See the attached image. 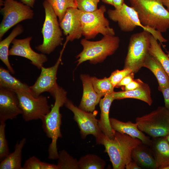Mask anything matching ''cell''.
Here are the masks:
<instances>
[{"mask_svg":"<svg viewBox=\"0 0 169 169\" xmlns=\"http://www.w3.org/2000/svg\"><path fill=\"white\" fill-rule=\"evenodd\" d=\"M64 105L73 113L74 119L80 129L82 138H85L88 135H92L95 137L96 143L100 144L104 134L100 129L95 114L82 110L68 99Z\"/></svg>","mask_w":169,"mask_h":169,"instance_id":"7c38bea8","label":"cell"},{"mask_svg":"<svg viewBox=\"0 0 169 169\" xmlns=\"http://www.w3.org/2000/svg\"><path fill=\"white\" fill-rule=\"evenodd\" d=\"M17 94L23 119L26 121L41 120L50 111L47 97H35L30 93L14 91Z\"/></svg>","mask_w":169,"mask_h":169,"instance_id":"8fae6325","label":"cell"},{"mask_svg":"<svg viewBox=\"0 0 169 169\" xmlns=\"http://www.w3.org/2000/svg\"><path fill=\"white\" fill-rule=\"evenodd\" d=\"M77 8L83 12L90 13L98 9L99 0H74Z\"/></svg>","mask_w":169,"mask_h":169,"instance_id":"1f68e13d","label":"cell"},{"mask_svg":"<svg viewBox=\"0 0 169 169\" xmlns=\"http://www.w3.org/2000/svg\"><path fill=\"white\" fill-rule=\"evenodd\" d=\"M42 162L34 156L27 160L23 166V169H41Z\"/></svg>","mask_w":169,"mask_h":169,"instance_id":"e575fe53","label":"cell"},{"mask_svg":"<svg viewBox=\"0 0 169 169\" xmlns=\"http://www.w3.org/2000/svg\"><path fill=\"white\" fill-rule=\"evenodd\" d=\"M22 113L16 93L0 87V123L14 119Z\"/></svg>","mask_w":169,"mask_h":169,"instance_id":"9a60e30c","label":"cell"},{"mask_svg":"<svg viewBox=\"0 0 169 169\" xmlns=\"http://www.w3.org/2000/svg\"><path fill=\"white\" fill-rule=\"evenodd\" d=\"M94 88L96 93L101 97L111 94L115 91V87L110 81L109 78L105 77L99 79L95 77H91Z\"/></svg>","mask_w":169,"mask_h":169,"instance_id":"f1b7e54d","label":"cell"},{"mask_svg":"<svg viewBox=\"0 0 169 169\" xmlns=\"http://www.w3.org/2000/svg\"><path fill=\"white\" fill-rule=\"evenodd\" d=\"M51 6L60 22L67 10L71 8H77L74 0H46Z\"/></svg>","mask_w":169,"mask_h":169,"instance_id":"f546056e","label":"cell"},{"mask_svg":"<svg viewBox=\"0 0 169 169\" xmlns=\"http://www.w3.org/2000/svg\"><path fill=\"white\" fill-rule=\"evenodd\" d=\"M158 41L151 35L149 54L159 61L169 77V57L163 52Z\"/></svg>","mask_w":169,"mask_h":169,"instance_id":"4316f807","label":"cell"},{"mask_svg":"<svg viewBox=\"0 0 169 169\" xmlns=\"http://www.w3.org/2000/svg\"><path fill=\"white\" fill-rule=\"evenodd\" d=\"M35 0H21L23 4L31 7L33 8Z\"/></svg>","mask_w":169,"mask_h":169,"instance_id":"b9f144b4","label":"cell"},{"mask_svg":"<svg viewBox=\"0 0 169 169\" xmlns=\"http://www.w3.org/2000/svg\"><path fill=\"white\" fill-rule=\"evenodd\" d=\"M109 18L117 22L120 30L125 32H131L138 26L149 32L161 44L167 41L161 33L151 28L144 26L141 23L137 13L133 8L124 3L119 9H109L107 11Z\"/></svg>","mask_w":169,"mask_h":169,"instance_id":"ba28073f","label":"cell"},{"mask_svg":"<svg viewBox=\"0 0 169 169\" xmlns=\"http://www.w3.org/2000/svg\"><path fill=\"white\" fill-rule=\"evenodd\" d=\"M26 142V139L23 138L17 142L14 151L1 161L0 169H23L21 166L22 153Z\"/></svg>","mask_w":169,"mask_h":169,"instance_id":"603a6c76","label":"cell"},{"mask_svg":"<svg viewBox=\"0 0 169 169\" xmlns=\"http://www.w3.org/2000/svg\"><path fill=\"white\" fill-rule=\"evenodd\" d=\"M104 3L113 5V0H101Z\"/></svg>","mask_w":169,"mask_h":169,"instance_id":"ee69618b","label":"cell"},{"mask_svg":"<svg viewBox=\"0 0 169 169\" xmlns=\"http://www.w3.org/2000/svg\"><path fill=\"white\" fill-rule=\"evenodd\" d=\"M143 67L150 70L156 77L159 84L158 90L169 86V77L159 61L150 54Z\"/></svg>","mask_w":169,"mask_h":169,"instance_id":"cb8c5ba5","label":"cell"},{"mask_svg":"<svg viewBox=\"0 0 169 169\" xmlns=\"http://www.w3.org/2000/svg\"><path fill=\"white\" fill-rule=\"evenodd\" d=\"M141 23L162 33L169 29V12L161 0H129Z\"/></svg>","mask_w":169,"mask_h":169,"instance_id":"3957f363","label":"cell"},{"mask_svg":"<svg viewBox=\"0 0 169 169\" xmlns=\"http://www.w3.org/2000/svg\"><path fill=\"white\" fill-rule=\"evenodd\" d=\"M3 0H0V5L2 6L3 5Z\"/></svg>","mask_w":169,"mask_h":169,"instance_id":"f6af8a7d","label":"cell"},{"mask_svg":"<svg viewBox=\"0 0 169 169\" xmlns=\"http://www.w3.org/2000/svg\"><path fill=\"white\" fill-rule=\"evenodd\" d=\"M167 55L169 57V51H167Z\"/></svg>","mask_w":169,"mask_h":169,"instance_id":"c3c4849f","label":"cell"},{"mask_svg":"<svg viewBox=\"0 0 169 169\" xmlns=\"http://www.w3.org/2000/svg\"><path fill=\"white\" fill-rule=\"evenodd\" d=\"M57 159L58 169H79L78 161L65 150L59 152Z\"/></svg>","mask_w":169,"mask_h":169,"instance_id":"4dcf8cb0","label":"cell"},{"mask_svg":"<svg viewBox=\"0 0 169 169\" xmlns=\"http://www.w3.org/2000/svg\"><path fill=\"white\" fill-rule=\"evenodd\" d=\"M151 34L143 30L131 36L124 69H129L136 73L143 66L149 55Z\"/></svg>","mask_w":169,"mask_h":169,"instance_id":"5b68a950","label":"cell"},{"mask_svg":"<svg viewBox=\"0 0 169 169\" xmlns=\"http://www.w3.org/2000/svg\"><path fill=\"white\" fill-rule=\"evenodd\" d=\"M67 92L58 85L53 96L55 100L54 104L50 111L41 120L44 132L47 137L51 140L48 148L49 159H57L59 156L57 141L59 138L62 137L60 130L62 115L60 109L67 100Z\"/></svg>","mask_w":169,"mask_h":169,"instance_id":"7a4b0ae2","label":"cell"},{"mask_svg":"<svg viewBox=\"0 0 169 169\" xmlns=\"http://www.w3.org/2000/svg\"><path fill=\"white\" fill-rule=\"evenodd\" d=\"M163 4L166 8V9L169 12V0H161Z\"/></svg>","mask_w":169,"mask_h":169,"instance_id":"7bdbcfd3","label":"cell"},{"mask_svg":"<svg viewBox=\"0 0 169 169\" xmlns=\"http://www.w3.org/2000/svg\"><path fill=\"white\" fill-rule=\"evenodd\" d=\"M132 72L128 68L124 69L121 70H116L113 72L109 79L113 86L116 85L125 76Z\"/></svg>","mask_w":169,"mask_h":169,"instance_id":"836d02e7","label":"cell"},{"mask_svg":"<svg viewBox=\"0 0 169 169\" xmlns=\"http://www.w3.org/2000/svg\"><path fill=\"white\" fill-rule=\"evenodd\" d=\"M64 48L63 47L54 65L48 68L43 66L41 68L40 75L34 84L30 86L31 94L34 96L38 97L45 92H48L53 96L58 85L56 82L57 72Z\"/></svg>","mask_w":169,"mask_h":169,"instance_id":"4fadbf2b","label":"cell"},{"mask_svg":"<svg viewBox=\"0 0 169 169\" xmlns=\"http://www.w3.org/2000/svg\"><path fill=\"white\" fill-rule=\"evenodd\" d=\"M112 95L115 100L135 99L142 101L150 106L153 102L150 88L147 84L144 83L141 86L134 90L114 92Z\"/></svg>","mask_w":169,"mask_h":169,"instance_id":"7402d4cb","label":"cell"},{"mask_svg":"<svg viewBox=\"0 0 169 169\" xmlns=\"http://www.w3.org/2000/svg\"><path fill=\"white\" fill-rule=\"evenodd\" d=\"M23 31L22 26L18 25L12 31L8 37L0 42V59L8 70L13 74L15 73V71L9 60V48L10 44L12 43L15 37L22 33Z\"/></svg>","mask_w":169,"mask_h":169,"instance_id":"484cf974","label":"cell"},{"mask_svg":"<svg viewBox=\"0 0 169 169\" xmlns=\"http://www.w3.org/2000/svg\"><path fill=\"white\" fill-rule=\"evenodd\" d=\"M142 144L138 139L115 131L112 138L104 134L100 144L104 146L105 152L108 154L113 169H124L126 164L132 160V150Z\"/></svg>","mask_w":169,"mask_h":169,"instance_id":"6da1fadb","label":"cell"},{"mask_svg":"<svg viewBox=\"0 0 169 169\" xmlns=\"http://www.w3.org/2000/svg\"><path fill=\"white\" fill-rule=\"evenodd\" d=\"M114 100L112 94L105 96L99 102L101 112L98 120L99 126L101 132L109 138L112 137L115 132L111 126L109 116L110 107Z\"/></svg>","mask_w":169,"mask_h":169,"instance_id":"ffe728a7","label":"cell"},{"mask_svg":"<svg viewBox=\"0 0 169 169\" xmlns=\"http://www.w3.org/2000/svg\"><path fill=\"white\" fill-rule=\"evenodd\" d=\"M5 122L0 124V160L1 161L9 153V150L6 138Z\"/></svg>","mask_w":169,"mask_h":169,"instance_id":"d6a6232c","label":"cell"},{"mask_svg":"<svg viewBox=\"0 0 169 169\" xmlns=\"http://www.w3.org/2000/svg\"><path fill=\"white\" fill-rule=\"evenodd\" d=\"M80 78L83 85V93L79 107L86 111L92 112L101 97L95 90L91 77L88 75L81 74Z\"/></svg>","mask_w":169,"mask_h":169,"instance_id":"e0dca14e","label":"cell"},{"mask_svg":"<svg viewBox=\"0 0 169 169\" xmlns=\"http://www.w3.org/2000/svg\"><path fill=\"white\" fill-rule=\"evenodd\" d=\"M144 83L140 79H134L129 84L124 86V91H130L134 90L141 86Z\"/></svg>","mask_w":169,"mask_h":169,"instance_id":"d590c367","label":"cell"},{"mask_svg":"<svg viewBox=\"0 0 169 169\" xmlns=\"http://www.w3.org/2000/svg\"><path fill=\"white\" fill-rule=\"evenodd\" d=\"M110 121L112 128L115 131L138 139L143 144L150 146L151 140L139 129L136 122H124L113 118H110Z\"/></svg>","mask_w":169,"mask_h":169,"instance_id":"d6986e66","label":"cell"},{"mask_svg":"<svg viewBox=\"0 0 169 169\" xmlns=\"http://www.w3.org/2000/svg\"><path fill=\"white\" fill-rule=\"evenodd\" d=\"M134 73L132 72L127 75L116 85L115 87L124 86L129 84L134 79Z\"/></svg>","mask_w":169,"mask_h":169,"instance_id":"8d00e7d4","label":"cell"},{"mask_svg":"<svg viewBox=\"0 0 169 169\" xmlns=\"http://www.w3.org/2000/svg\"><path fill=\"white\" fill-rule=\"evenodd\" d=\"M106 11L105 6L102 5L92 12H81L80 19L82 35L85 38H94L99 33L104 36L115 35L114 30L110 27L109 20L105 16Z\"/></svg>","mask_w":169,"mask_h":169,"instance_id":"9c48e42d","label":"cell"},{"mask_svg":"<svg viewBox=\"0 0 169 169\" xmlns=\"http://www.w3.org/2000/svg\"><path fill=\"white\" fill-rule=\"evenodd\" d=\"M120 42L119 38L115 35L104 36L100 40L95 41L82 39L80 43L83 50L77 56L78 65L86 61L94 64L103 62L115 53Z\"/></svg>","mask_w":169,"mask_h":169,"instance_id":"277c9868","label":"cell"},{"mask_svg":"<svg viewBox=\"0 0 169 169\" xmlns=\"http://www.w3.org/2000/svg\"><path fill=\"white\" fill-rule=\"evenodd\" d=\"M166 137H167V139L169 142V134Z\"/></svg>","mask_w":169,"mask_h":169,"instance_id":"bcb514c9","label":"cell"},{"mask_svg":"<svg viewBox=\"0 0 169 169\" xmlns=\"http://www.w3.org/2000/svg\"><path fill=\"white\" fill-rule=\"evenodd\" d=\"M1 8L3 18L0 25V39L11 28L19 22L32 19L34 13L31 7L15 0H5Z\"/></svg>","mask_w":169,"mask_h":169,"instance_id":"30bf717a","label":"cell"},{"mask_svg":"<svg viewBox=\"0 0 169 169\" xmlns=\"http://www.w3.org/2000/svg\"><path fill=\"white\" fill-rule=\"evenodd\" d=\"M45 18L42 29L43 42L36 47V49L44 54H49L62 43V33L57 16L51 6L46 0L43 3Z\"/></svg>","mask_w":169,"mask_h":169,"instance_id":"8992f818","label":"cell"},{"mask_svg":"<svg viewBox=\"0 0 169 169\" xmlns=\"http://www.w3.org/2000/svg\"><path fill=\"white\" fill-rule=\"evenodd\" d=\"M146 145L142 143L133 149L131 154L132 159L142 168L156 169L151 150Z\"/></svg>","mask_w":169,"mask_h":169,"instance_id":"44dd1931","label":"cell"},{"mask_svg":"<svg viewBox=\"0 0 169 169\" xmlns=\"http://www.w3.org/2000/svg\"><path fill=\"white\" fill-rule=\"evenodd\" d=\"M160 91L162 92L164 97L165 107L169 110V86L161 89Z\"/></svg>","mask_w":169,"mask_h":169,"instance_id":"74e56055","label":"cell"},{"mask_svg":"<svg viewBox=\"0 0 169 169\" xmlns=\"http://www.w3.org/2000/svg\"><path fill=\"white\" fill-rule=\"evenodd\" d=\"M105 165V161L95 154L86 155L78 161L79 169H103Z\"/></svg>","mask_w":169,"mask_h":169,"instance_id":"83f0119b","label":"cell"},{"mask_svg":"<svg viewBox=\"0 0 169 169\" xmlns=\"http://www.w3.org/2000/svg\"><path fill=\"white\" fill-rule=\"evenodd\" d=\"M165 169H169V166L165 167Z\"/></svg>","mask_w":169,"mask_h":169,"instance_id":"7dc6e473","label":"cell"},{"mask_svg":"<svg viewBox=\"0 0 169 169\" xmlns=\"http://www.w3.org/2000/svg\"><path fill=\"white\" fill-rule=\"evenodd\" d=\"M32 37L22 39L15 38L13 41V45L9 51V55L18 56L25 58L31 62V64L40 69L48 60L44 54L38 53L33 50L30 45Z\"/></svg>","mask_w":169,"mask_h":169,"instance_id":"5bb4252c","label":"cell"},{"mask_svg":"<svg viewBox=\"0 0 169 169\" xmlns=\"http://www.w3.org/2000/svg\"><path fill=\"white\" fill-rule=\"evenodd\" d=\"M126 169H141V167L138 165L136 163L132 160L127 163L125 167Z\"/></svg>","mask_w":169,"mask_h":169,"instance_id":"f35d334b","label":"cell"},{"mask_svg":"<svg viewBox=\"0 0 169 169\" xmlns=\"http://www.w3.org/2000/svg\"><path fill=\"white\" fill-rule=\"evenodd\" d=\"M154 156L156 169L169 166V142L167 137L152 138L149 146Z\"/></svg>","mask_w":169,"mask_h":169,"instance_id":"ac0fdd59","label":"cell"},{"mask_svg":"<svg viewBox=\"0 0 169 169\" xmlns=\"http://www.w3.org/2000/svg\"><path fill=\"white\" fill-rule=\"evenodd\" d=\"M10 72L3 67H0V87L13 91L31 93L29 86L13 76Z\"/></svg>","mask_w":169,"mask_h":169,"instance_id":"d4e9b609","label":"cell"},{"mask_svg":"<svg viewBox=\"0 0 169 169\" xmlns=\"http://www.w3.org/2000/svg\"><path fill=\"white\" fill-rule=\"evenodd\" d=\"M81 12L77 8H69L59 22L60 26L68 41L79 39L82 35L80 19Z\"/></svg>","mask_w":169,"mask_h":169,"instance_id":"2e32d148","label":"cell"},{"mask_svg":"<svg viewBox=\"0 0 169 169\" xmlns=\"http://www.w3.org/2000/svg\"><path fill=\"white\" fill-rule=\"evenodd\" d=\"M41 169H58L57 165L42 162Z\"/></svg>","mask_w":169,"mask_h":169,"instance_id":"ab89813d","label":"cell"},{"mask_svg":"<svg viewBox=\"0 0 169 169\" xmlns=\"http://www.w3.org/2000/svg\"><path fill=\"white\" fill-rule=\"evenodd\" d=\"M124 3V0H113V6L115 9H120Z\"/></svg>","mask_w":169,"mask_h":169,"instance_id":"60d3db41","label":"cell"},{"mask_svg":"<svg viewBox=\"0 0 169 169\" xmlns=\"http://www.w3.org/2000/svg\"><path fill=\"white\" fill-rule=\"evenodd\" d=\"M139 129L152 138L167 136L169 134V110L161 106L149 114L137 117Z\"/></svg>","mask_w":169,"mask_h":169,"instance_id":"52a82bcc","label":"cell"}]
</instances>
